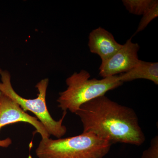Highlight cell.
Returning a JSON list of instances; mask_svg holds the SVG:
<instances>
[{"mask_svg": "<svg viewBox=\"0 0 158 158\" xmlns=\"http://www.w3.org/2000/svg\"><path fill=\"white\" fill-rule=\"evenodd\" d=\"M75 114L82 122L83 133H92L112 144L140 146L145 141L135 111L105 95L82 105Z\"/></svg>", "mask_w": 158, "mask_h": 158, "instance_id": "obj_1", "label": "cell"}, {"mask_svg": "<svg viewBox=\"0 0 158 158\" xmlns=\"http://www.w3.org/2000/svg\"><path fill=\"white\" fill-rule=\"evenodd\" d=\"M112 144L90 133L64 138L41 139L36 149L38 158H102Z\"/></svg>", "mask_w": 158, "mask_h": 158, "instance_id": "obj_2", "label": "cell"}, {"mask_svg": "<svg viewBox=\"0 0 158 158\" xmlns=\"http://www.w3.org/2000/svg\"><path fill=\"white\" fill-rule=\"evenodd\" d=\"M90 74L85 70L74 73L66 80L67 89L59 94L58 107L63 111L75 113L86 103L105 95L110 90L121 86L123 83L117 75L90 79Z\"/></svg>", "mask_w": 158, "mask_h": 158, "instance_id": "obj_3", "label": "cell"}, {"mask_svg": "<svg viewBox=\"0 0 158 158\" xmlns=\"http://www.w3.org/2000/svg\"><path fill=\"white\" fill-rule=\"evenodd\" d=\"M1 75L2 82H0V92L17 103L25 112L30 111L35 115L50 135L60 138L66 134L67 128L62 123L67 112H63L62 118L56 121L51 116L47 106L46 98L48 79H43L36 85L38 92L36 98L27 99L21 96L13 89L11 81V75L9 71H3Z\"/></svg>", "mask_w": 158, "mask_h": 158, "instance_id": "obj_4", "label": "cell"}, {"mask_svg": "<svg viewBox=\"0 0 158 158\" xmlns=\"http://www.w3.org/2000/svg\"><path fill=\"white\" fill-rule=\"evenodd\" d=\"M19 122L26 123L33 126L42 139L49 138L50 136L43 125L36 117L29 115L17 103L0 92V130L5 126ZM11 143L12 141L10 138L0 140V147L7 148Z\"/></svg>", "mask_w": 158, "mask_h": 158, "instance_id": "obj_5", "label": "cell"}, {"mask_svg": "<svg viewBox=\"0 0 158 158\" xmlns=\"http://www.w3.org/2000/svg\"><path fill=\"white\" fill-rule=\"evenodd\" d=\"M132 38L123 44L121 48L110 59L102 62L99 75L103 78L117 75L123 73L135 67L140 59L138 52L140 46L133 43Z\"/></svg>", "mask_w": 158, "mask_h": 158, "instance_id": "obj_6", "label": "cell"}, {"mask_svg": "<svg viewBox=\"0 0 158 158\" xmlns=\"http://www.w3.org/2000/svg\"><path fill=\"white\" fill-rule=\"evenodd\" d=\"M109 31L99 27L89 34L88 47L91 53L98 55L102 62L110 59L122 46Z\"/></svg>", "mask_w": 158, "mask_h": 158, "instance_id": "obj_7", "label": "cell"}, {"mask_svg": "<svg viewBox=\"0 0 158 158\" xmlns=\"http://www.w3.org/2000/svg\"><path fill=\"white\" fill-rule=\"evenodd\" d=\"M120 81H131L137 79H145L158 84V63L139 60L137 65L126 72L118 76Z\"/></svg>", "mask_w": 158, "mask_h": 158, "instance_id": "obj_8", "label": "cell"}, {"mask_svg": "<svg viewBox=\"0 0 158 158\" xmlns=\"http://www.w3.org/2000/svg\"><path fill=\"white\" fill-rule=\"evenodd\" d=\"M155 0H123L122 2L130 13L142 15L148 10Z\"/></svg>", "mask_w": 158, "mask_h": 158, "instance_id": "obj_9", "label": "cell"}, {"mask_svg": "<svg viewBox=\"0 0 158 158\" xmlns=\"http://www.w3.org/2000/svg\"><path fill=\"white\" fill-rule=\"evenodd\" d=\"M140 21L135 34L143 31L149 23L158 16V1L155 0L152 6L144 14Z\"/></svg>", "mask_w": 158, "mask_h": 158, "instance_id": "obj_10", "label": "cell"}, {"mask_svg": "<svg viewBox=\"0 0 158 158\" xmlns=\"http://www.w3.org/2000/svg\"><path fill=\"white\" fill-rule=\"evenodd\" d=\"M141 158H158V136H156L151 142L150 146L143 152Z\"/></svg>", "mask_w": 158, "mask_h": 158, "instance_id": "obj_11", "label": "cell"}, {"mask_svg": "<svg viewBox=\"0 0 158 158\" xmlns=\"http://www.w3.org/2000/svg\"><path fill=\"white\" fill-rule=\"evenodd\" d=\"M3 70H2V69H1V67H0V75L2 74V72Z\"/></svg>", "mask_w": 158, "mask_h": 158, "instance_id": "obj_12", "label": "cell"}]
</instances>
